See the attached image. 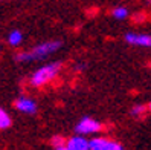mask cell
<instances>
[{"instance_id": "6da1fadb", "label": "cell", "mask_w": 151, "mask_h": 150, "mask_svg": "<svg viewBox=\"0 0 151 150\" xmlns=\"http://www.w3.org/2000/svg\"><path fill=\"white\" fill-rule=\"evenodd\" d=\"M61 46H63V41L61 40L44 41V43H40V45L34 46L29 51L19 52V54L15 55V61H19V63H31V61L44 60V58H47L50 54L57 52Z\"/></svg>"}, {"instance_id": "7a4b0ae2", "label": "cell", "mask_w": 151, "mask_h": 150, "mask_svg": "<svg viewBox=\"0 0 151 150\" xmlns=\"http://www.w3.org/2000/svg\"><path fill=\"white\" fill-rule=\"evenodd\" d=\"M60 70H61V63H60V61H52V63H47V64L38 67L31 75L29 83L34 87H41V86L47 84V83H50L52 80H54V78L60 74Z\"/></svg>"}, {"instance_id": "3957f363", "label": "cell", "mask_w": 151, "mask_h": 150, "mask_svg": "<svg viewBox=\"0 0 151 150\" xmlns=\"http://www.w3.org/2000/svg\"><path fill=\"white\" fill-rule=\"evenodd\" d=\"M102 130V124L99 121H96L90 117H84L83 120H79L75 126V132L79 136H86V135H93Z\"/></svg>"}, {"instance_id": "277c9868", "label": "cell", "mask_w": 151, "mask_h": 150, "mask_svg": "<svg viewBox=\"0 0 151 150\" xmlns=\"http://www.w3.org/2000/svg\"><path fill=\"white\" fill-rule=\"evenodd\" d=\"M88 150H124V146L105 136H96L88 139Z\"/></svg>"}, {"instance_id": "5b68a950", "label": "cell", "mask_w": 151, "mask_h": 150, "mask_svg": "<svg viewBox=\"0 0 151 150\" xmlns=\"http://www.w3.org/2000/svg\"><path fill=\"white\" fill-rule=\"evenodd\" d=\"M14 106L15 109L22 112V113H26V115H34L35 112L38 110V106L37 103H35L32 98H29V96H19L15 101H14Z\"/></svg>"}, {"instance_id": "8992f818", "label": "cell", "mask_w": 151, "mask_h": 150, "mask_svg": "<svg viewBox=\"0 0 151 150\" xmlns=\"http://www.w3.org/2000/svg\"><path fill=\"white\" fill-rule=\"evenodd\" d=\"M128 45L133 46H140V48H151V35L148 34H134V32H127L124 35Z\"/></svg>"}, {"instance_id": "52a82bcc", "label": "cell", "mask_w": 151, "mask_h": 150, "mask_svg": "<svg viewBox=\"0 0 151 150\" xmlns=\"http://www.w3.org/2000/svg\"><path fill=\"white\" fill-rule=\"evenodd\" d=\"M66 150H88V139L86 136L75 135L66 141Z\"/></svg>"}, {"instance_id": "ba28073f", "label": "cell", "mask_w": 151, "mask_h": 150, "mask_svg": "<svg viewBox=\"0 0 151 150\" xmlns=\"http://www.w3.org/2000/svg\"><path fill=\"white\" fill-rule=\"evenodd\" d=\"M23 41V32L19 31V29H12L9 32V35H8V43H9L11 46H20Z\"/></svg>"}, {"instance_id": "9c48e42d", "label": "cell", "mask_w": 151, "mask_h": 150, "mask_svg": "<svg viewBox=\"0 0 151 150\" xmlns=\"http://www.w3.org/2000/svg\"><path fill=\"white\" fill-rule=\"evenodd\" d=\"M12 124V118L3 107H0V130H6L9 129Z\"/></svg>"}, {"instance_id": "30bf717a", "label": "cell", "mask_w": 151, "mask_h": 150, "mask_svg": "<svg viewBox=\"0 0 151 150\" xmlns=\"http://www.w3.org/2000/svg\"><path fill=\"white\" fill-rule=\"evenodd\" d=\"M111 15L116 20H124V19H127V17H128V9L125 6H116V8H113Z\"/></svg>"}, {"instance_id": "8fae6325", "label": "cell", "mask_w": 151, "mask_h": 150, "mask_svg": "<svg viewBox=\"0 0 151 150\" xmlns=\"http://www.w3.org/2000/svg\"><path fill=\"white\" fill-rule=\"evenodd\" d=\"M50 144H52V147H54V149L64 147V146H66V138H64V136H61V135H55V136H52Z\"/></svg>"}, {"instance_id": "7c38bea8", "label": "cell", "mask_w": 151, "mask_h": 150, "mask_svg": "<svg viewBox=\"0 0 151 150\" xmlns=\"http://www.w3.org/2000/svg\"><path fill=\"white\" fill-rule=\"evenodd\" d=\"M145 106H142V104H136V106H133L130 113L133 117H140V115H144V112H145Z\"/></svg>"}, {"instance_id": "4fadbf2b", "label": "cell", "mask_w": 151, "mask_h": 150, "mask_svg": "<svg viewBox=\"0 0 151 150\" xmlns=\"http://www.w3.org/2000/svg\"><path fill=\"white\" fill-rule=\"evenodd\" d=\"M54 150H66V147H58V149H54Z\"/></svg>"}, {"instance_id": "5bb4252c", "label": "cell", "mask_w": 151, "mask_h": 150, "mask_svg": "<svg viewBox=\"0 0 151 150\" xmlns=\"http://www.w3.org/2000/svg\"><path fill=\"white\" fill-rule=\"evenodd\" d=\"M148 109H150V112H151V103H150V106H148Z\"/></svg>"}, {"instance_id": "9a60e30c", "label": "cell", "mask_w": 151, "mask_h": 150, "mask_svg": "<svg viewBox=\"0 0 151 150\" xmlns=\"http://www.w3.org/2000/svg\"><path fill=\"white\" fill-rule=\"evenodd\" d=\"M0 52H2V46H0Z\"/></svg>"}]
</instances>
